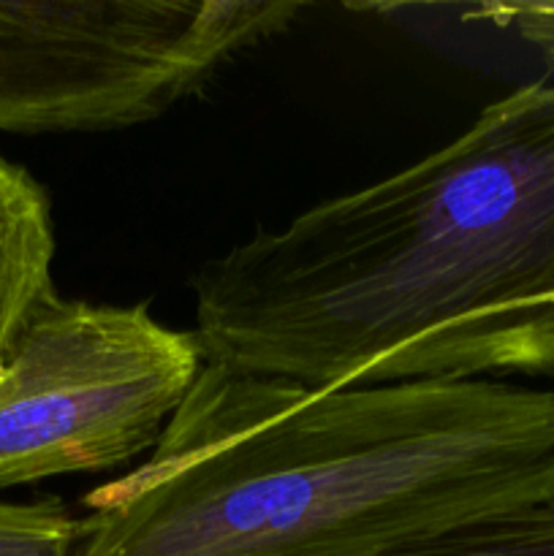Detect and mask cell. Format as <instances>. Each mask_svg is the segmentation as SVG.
<instances>
[{
    "mask_svg": "<svg viewBox=\"0 0 554 556\" xmlns=\"http://www.w3.org/2000/svg\"><path fill=\"white\" fill-rule=\"evenodd\" d=\"M204 364L310 389L554 375V81L206 258Z\"/></svg>",
    "mask_w": 554,
    "mask_h": 556,
    "instance_id": "obj_1",
    "label": "cell"
},
{
    "mask_svg": "<svg viewBox=\"0 0 554 556\" xmlns=\"http://www.w3.org/2000/svg\"><path fill=\"white\" fill-rule=\"evenodd\" d=\"M201 367L193 331L147 304L49 291L0 356V492L152 451Z\"/></svg>",
    "mask_w": 554,
    "mask_h": 556,
    "instance_id": "obj_3",
    "label": "cell"
},
{
    "mask_svg": "<svg viewBox=\"0 0 554 556\" xmlns=\"http://www.w3.org/2000/svg\"><path fill=\"white\" fill-rule=\"evenodd\" d=\"M543 503L554 389L204 364L150 456L81 494L76 556H380Z\"/></svg>",
    "mask_w": 554,
    "mask_h": 556,
    "instance_id": "obj_2",
    "label": "cell"
},
{
    "mask_svg": "<svg viewBox=\"0 0 554 556\" xmlns=\"http://www.w3.org/2000/svg\"><path fill=\"white\" fill-rule=\"evenodd\" d=\"M54 223L47 190L0 155V356L30 309L54 291Z\"/></svg>",
    "mask_w": 554,
    "mask_h": 556,
    "instance_id": "obj_4",
    "label": "cell"
},
{
    "mask_svg": "<svg viewBox=\"0 0 554 556\" xmlns=\"http://www.w3.org/2000/svg\"><path fill=\"white\" fill-rule=\"evenodd\" d=\"M380 556H554V503L470 521Z\"/></svg>",
    "mask_w": 554,
    "mask_h": 556,
    "instance_id": "obj_5",
    "label": "cell"
},
{
    "mask_svg": "<svg viewBox=\"0 0 554 556\" xmlns=\"http://www.w3.org/2000/svg\"><path fill=\"white\" fill-rule=\"evenodd\" d=\"M79 519L58 497L0 503V556H76Z\"/></svg>",
    "mask_w": 554,
    "mask_h": 556,
    "instance_id": "obj_6",
    "label": "cell"
}]
</instances>
